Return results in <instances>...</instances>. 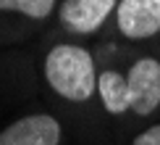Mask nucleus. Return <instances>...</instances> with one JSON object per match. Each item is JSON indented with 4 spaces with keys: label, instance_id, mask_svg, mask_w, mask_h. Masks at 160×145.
I'll return each instance as SVG.
<instances>
[{
    "label": "nucleus",
    "instance_id": "f257e3e1",
    "mask_svg": "<svg viewBox=\"0 0 160 145\" xmlns=\"http://www.w3.org/2000/svg\"><path fill=\"white\" fill-rule=\"evenodd\" d=\"M95 56L76 42H58L45 56V79L50 90L68 103H89L97 95Z\"/></svg>",
    "mask_w": 160,
    "mask_h": 145
},
{
    "label": "nucleus",
    "instance_id": "f03ea898",
    "mask_svg": "<svg viewBox=\"0 0 160 145\" xmlns=\"http://www.w3.org/2000/svg\"><path fill=\"white\" fill-rule=\"evenodd\" d=\"M123 71L131 95V116L150 121L160 114V56L142 53Z\"/></svg>",
    "mask_w": 160,
    "mask_h": 145
},
{
    "label": "nucleus",
    "instance_id": "7ed1b4c3",
    "mask_svg": "<svg viewBox=\"0 0 160 145\" xmlns=\"http://www.w3.org/2000/svg\"><path fill=\"white\" fill-rule=\"evenodd\" d=\"M116 32L129 42H147L160 35V0H118Z\"/></svg>",
    "mask_w": 160,
    "mask_h": 145
},
{
    "label": "nucleus",
    "instance_id": "20e7f679",
    "mask_svg": "<svg viewBox=\"0 0 160 145\" xmlns=\"http://www.w3.org/2000/svg\"><path fill=\"white\" fill-rule=\"evenodd\" d=\"M63 127L50 114H29L0 132V145H61Z\"/></svg>",
    "mask_w": 160,
    "mask_h": 145
},
{
    "label": "nucleus",
    "instance_id": "39448f33",
    "mask_svg": "<svg viewBox=\"0 0 160 145\" xmlns=\"http://www.w3.org/2000/svg\"><path fill=\"white\" fill-rule=\"evenodd\" d=\"M118 0H66L61 5V24L71 35H97L113 19Z\"/></svg>",
    "mask_w": 160,
    "mask_h": 145
},
{
    "label": "nucleus",
    "instance_id": "423d86ee",
    "mask_svg": "<svg viewBox=\"0 0 160 145\" xmlns=\"http://www.w3.org/2000/svg\"><path fill=\"white\" fill-rule=\"evenodd\" d=\"M97 98L102 111L113 119L131 116V95H129V82H126V71L108 66L100 69L97 77Z\"/></svg>",
    "mask_w": 160,
    "mask_h": 145
},
{
    "label": "nucleus",
    "instance_id": "0eeeda50",
    "mask_svg": "<svg viewBox=\"0 0 160 145\" xmlns=\"http://www.w3.org/2000/svg\"><path fill=\"white\" fill-rule=\"evenodd\" d=\"M52 8H55V0H0V11H16L37 21L48 19Z\"/></svg>",
    "mask_w": 160,
    "mask_h": 145
},
{
    "label": "nucleus",
    "instance_id": "6e6552de",
    "mask_svg": "<svg viewBox=\"0 0 160 145\" xmlns=\"http://www.w3.org/2000/svg\"><path fill=\"white\" fill-rule=\"evenodd\" d=\"M129 145H160V119L147 121L142 129H137Z\"/></svg>",
    "mask_w": 160,
    "mask_h": 145
}]
</instances>
